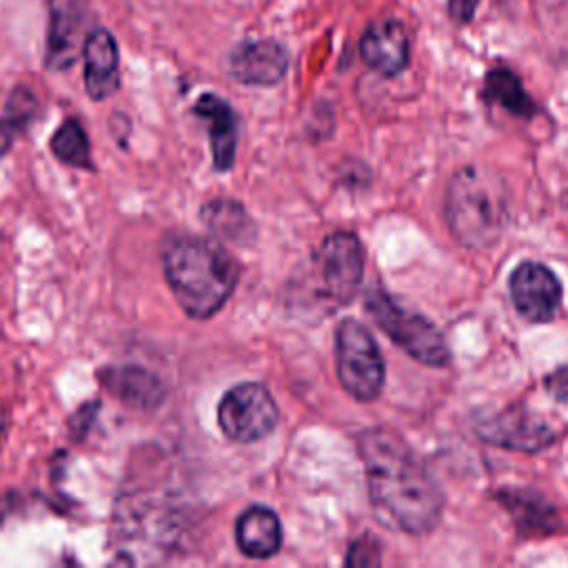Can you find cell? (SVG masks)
<instances>
[{
	"instance_id": "1",
	"label": "cell",
	"mask_w": 568,
	"mask_h": 568,
	"mask_svg": "<svg viewBox=\"0 0 568 568\" xmlns=\"http://www.w3.org/2000/svg\"><path fill=\"white\" fill-rule=\"evenodd\" d=\"M368 497L377 517L408 535H426L439 521L444 495L424 462L390 428L359 435Z\"/></svg>"
},
{
	"instance_id": "2",
	"label": "cell",
	"mask_w": 568,
	"mask_h": 568,
	"mask_svg": "<svg viewBox=\"0 0 568 568\" xmlns=\"http://www.w3.org/2000/svg\"><path fill=\"white\" fill-rule=\"evenodd\" d=\"M164 280L193 320L215 315L237 284L235 260L215 242L197 235H169L162 244Z\"/></svg>"
},
{
	"instance_id": "3",
	"label": "cell",
	"mask_w": 568,
	"mask_h": 568,
	"mask_svg": "<svg viewBox=\"0 0 568 568\" xmlns=\"http://www.w3.org/2000/svg\"><path fill=\"white\" fill-rule=\"evenodd\" d=\"M446 220L450 233L464 246H493L508 220V197L501 178L479 164L459 169L448 184Z\"/></svg>"
},
{
	"instance_id": "4",
	"label": "cell",
	"mask_w": 568,
	"mask_h": 568,
	"mask_svg": "<svg viewBox=\"0 0 568 568\" xmlns=\"http://www.w3.org/2000/svg\"><path fill=\"white\" fill-rule=\"evenodd\" d=\"M364 306L373 322L413 359L426 366H446L450 362V351L439 328L426 317L399 306L382 288L366 291Z\"/></svg>"
},
{
	"instance_id": "5",
	"label": "cell",
	"mask_w": 568,
	"mask_h": 568,
	"mask_svg": "<svg viewBox=\"0 0 568 568\" xmlns=\"http://www.w3.org/2000/svg\"><path fill=\"white\" fill-rule=\"evenodd\" d=\"M335 364L342 388L359 399L371 402L384 386V359L375 337L357 320H344L335 333Z\"/></svg>"
},
{
	"instance_id": "6",
	"label": "cell",
	"mask_w": 568,
	"mask_h": 568,
	"mask_svg": "<svg viewBox=\"0 0 568 568\" xmlns=\"http://www.w3.org/2000/svg\"><path fill=\"white\" fill-rule=\"evenodd\" d=\"M217 424L231 442L251 444L275 428L277 406L262 384L244 382L226 390L220 399Z\"/></svg>"
},
{
	"instance_id": "7",
	"label": "cell",
	"mask_w": 568,
	"mask_h": 568,
	"mask_svg": "<svg viewBox=\"0 0 568 568\" xmlns=\"http://www.w3.org/2000/svg\"><path fill=\"white\" fill-rule=\"evenodd\" d=\"M315 264L326 297L335 304L351 302L359 291L364 273V253L359 240L348 231L331 233L322 242Z\"/></svg>"
},
{
	"instance_id": "8",
	"label": "cell",
	"mask_w": 568,
	"mask_h": 568,
	"mask_svg": "<svg viewBox=\"0 0 568 568\" xmlns=\"http://www.w3.org/2000/svg\"><path fill=\"white\" fill-rule=\"evenodd\" d=\"M510 297L528 322H550L561 306L557 275L539 262H521L510 275Z\"/></svg>"
},
{
	"instance_id": "9",
	"label": "cell",
	"mask_w": 568,
	"mask_h": 568,
	"mask_svg": "<svg viewBox=\"0 0 568 568\" xmlns=\"http://www.w3.org/2000/svg\"><path fill=\"white\" fill-rule=\"evenodd\" d=\"M477 435L495 446L532 453L550 446L559 433L526 408H506L479 422Z\"/></svg>"
},
{
	"instance_id": "10",
	"label": "cell",
	"mask_w": 568,
	"mask_h": 568,
	"mask_svg": "<svg viewBox=\"0 0 568 568\" xmlns=\"http://www.w3.org/2000/svg\"><path fill=\"white\" fill-rule=\"evenodd\" d=\"M84 0H49V38L47 67L62 71L78 60L84 47Z\"/></svg>"
},
{
	"instance_id": "11",
	"label": "cell",
	"mask_w": 568,
	"mask_h": 568,
	"mask_svg": "<svg viewBox=\"0 0 568 568\" xmlns=\"http://www.w3.org/2000/svg\"><path fill=\"white\" fill-rule=\"evenodd\" d=\"M229 69L231 75L242 84L268 87L284 78L288 69V53L275 40L242 42L233 49Z\"/></svg>"
},
{
	"instance_id": "12",
	"label": "cell",
	"mask_w": 568,
	"mask_h": 568,
	"mask_svg": "<svg viewBox=\"0 0 568 568\" xmlns=\"http://www.w3.org/2000/svg\"><path fill=\"white\" fill-rule=\"evenodd\" d=\"M98 382L111 397L126 404L129 408L153 410L164 399V384L160 382L158 375H153L142 366L124 364V366L100 368Z\"/></svg>"
},
{
	"instance_id": "13",
	"label": "cell",
	"mask_w": 568,
	"mask_h": 568,
	"mask_svg": "<svg viewBox=\"0 0 568 568\" xmlns=\"http://www.w3.org/2000/svg\"><path fill=\"white\" fill-rule=\"evenodd\" d=\"M84 89L95 102L106 100L120 84V55L115 38L106 29H93L84 38Z\"/></svg>"
},
{
	"instance_id": "14",
	"label": "cell",
	"mask_w": 568,
	"mask_h": 568,
	"mask_svg": "<svg viewBox=\"0 0 568 568\" xmlns=\"http://www.w3.org/2000/svg\"><path fill=\"white\" fill-rule=\"evenodd\" d=\"M359 53L371 69L393 78L408 64V36L397 20L373 22L359 40Z\"/></svg>"
},
{
	"instance_id": "15",
	"label": "cell",
	"mask_w": 568,
	"mask_h": 568,
	"mask_svg": "<svg viewBox=\"0 0 568 568\" xmlns=\"http://www.w3.org/2000/svg\"><path fill=\"white\" fill-rule=\"evenodd\" d=\"M193 111L209 124L211 155L217 171H229L235 160L237 146V115L226 100L215 93H204L195 102Z\"/></svg>"
},
{
	"instance_id": "16",
	"label": "cell",
	"mask_w": 568,
	"mask_h": 568,
	"mask_svg": "<svg viewBox=\"0 0 568 568\" xmlns=\"http://www.w3.org/2000/svg\"><path fill=\"white\" fill-rule=\"evenodd\" d=\"M237 548L251 559H268L282 546V526L266 506L246 508L235 524Z\"/></svg>"
},
{
	"instance_id": "17",
	"label": "cell",
	"mask_w": 568,
	"mask_h": 568,
	"mask_svg": "<svg viewBox=\"0 0 568 568\" xmlns=\"http://www.w3.org/2000/svg\"><path fill=\"white\" fill-rule=\"evenodd\" d=\"M497 499L510 513L521 535H548L559 526L557 510L530 490H499Z\"/></svg>"
},
{
	"instance_id": "18",
	"label": "cell",
	"mask_w": 568,
	"mask_h": 568,
	"mask_svg": "<svg viewBox=\"0 0 568 568\" xmlns=\"http://www.w3.org/2000/svg\"><path fill=\"white\" fill-rule=\"evenodd\" d=\"M200 217L213 235H217L226 242L251 244L255 237V224H253L251 215L235 200H229V197L211 200L202 206Z\"/></svg>"
},
{
	"instance_id": "19",
	"label": "cell",
	"mask_w": 568,
	"mask_h": 568,
	"mask_svg": "<svg viewBox=\"0 0 568 568\" xmlns=\"http://www.w3.org/2000/svg\"><path fill=\"white\" fill-rule=\"evenodd\" d=\"M486 100L499 104L513 115L530 118L537 113V104L524 91L519 78L510 69H493L486 75Z\"/></svg>"
},
{
	"instance_id": "20",
	"label": "cell",
	"mask_w": 568,
	"mask_h": 568,
	"mask_svg": "<svg viewBox=\"0 0 568 568\" xmlns=\"http://www.w3.org/2000/svg\"><path fill=\"white\" fill-rule=\"evenodd\" d=\"M53 155L75 169H91V146L82 124L73 118L64 120L51 138Z\"/></svg>"
},
{
	"instance_id": "21",
	"label": "cell",
	"mask_w": 568,
	"mask_h": 568,
	"mask_svg": "<svg viewBox=\"0 0 568 568\" xmlns=\"http://www.w3.org/2000/svg\"><path fill=\"white\" fill-rule=\"evenodd\" d=\"M36 109H38L36 95L29 89L18 87V89H13V93H11L9 102H7L4 118L11 122V126L16 131H20V129H24L33 120Z\"/></svg>"
},
{
	"instance_id": "22",
	"label": "cell",
	"mask_w": 568,
	"mask_h": 568,
	"mask_svg": "<svg viewBox=\"0 0 568 568\" xmlns=\"http://www.w3.org/2000/svg\"><path fill=\"white\" fill-rule=\"evenodd\" d=\"M379 544L371 537V535H364L359 537L348 555H346V564L353 566V568H359V566H377L379 564Z\"/></svg>"
},
{
	"instance_id": "23",
	"label": "cell",
	"mask_w": 568,
	"mask_h": 568,
	"mask_svg": "<svg viewBox=\"0 0 568 568\" xmlns=\"http://www.w3.org/2000/svg\"><path fill=\"white\" fill-rule=\"evenodd\" d=\"M546 388L548 393L559 399V402H568V364L555 368L548 377H546Z\"/></svg>"
},
{
	"instance_id": "24",
	"label": "cell",
	"mask_w": 568,
	"mask_h": 568,
	"mask_svg": "<svg viewBox=\"0 0 568 568\" xmlns=\"http://www.w3.org/2000/svg\"><path fill=\"white\" fill-rule=\"evenodd\" d=\"M98 402H93V404H84L73 417H71V422H69V426H71V433L80 439L89 428H91V424H93V417H95V413H98Z\"/></svg>"
},
{
	"instance_id": "25",
	"label": "cell",
	"mask_w": 568,
	"mask_h": 568,
	"mask_svg": "<svg viewBox=\"0 0 568 568\" xmlns=\"http://www.w3.org/2000/svg\"><path fill=\"white\" fill-rule=\"evenodd\" d=\"M477 2L479 0H448V11H450V18L459 24L473 20L475 16V9H477Z\"/></svg>"
},
{
	"instance_id": "26",
	"label": "cell",
	"mask_w": 568,
	"mask_h": 568,
	"mask_svg": "<svg viewBox=\"0 0 568 568\" xmlns=\"http://www.w3.org/2000/svg\"><path fill=\"white\" fill-rule=\"evenodd\" d=\"M18 131L11 126V122L7 118H0V160L7 155V151L11 149V142H13V135Z\"/></svg>"
},
{
	"instance_id": "27",
	"label": "cell",
	"mask_w": 568,
	"mask_h": 568,
	"mask_svg": "<svg viewBox=\"0 0 568 568\" xmlns=\"http://www.w3.org/2000/svg\"><path fill=\"white\" fill-rule=\"evenodd\" d=\"M2 428H4V415H2V408H0V435H2Z\"/></svg>"
}]
</instances>
